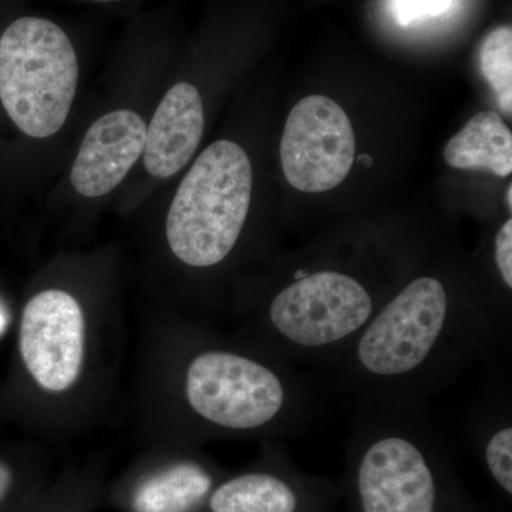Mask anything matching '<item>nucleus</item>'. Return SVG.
Returning a JSON list of instances; mask_svg holds the SVG:
<instances>
[{
  "label": "nucleus",
  "instance_id": "nucleus-1",
  "mask_svg": "<svg viewBox=\"0 0 512 512\" xmlns=\"http://www.w3.org/2000/svg\"><path fill=\"white\" fill-rule=\"evenodd\" d=\"M508 333L490 303L426 272L394 289L329 369L355 404L427 403Z\"/></svg>",
  "mask_w": 512,
  "mask_h": 512
},
{
  "label": "nucleus",
  "instance_id": "nucleus-2",
  "mask_svg": "<svg viewBox=\"0 0 512 512\" xmlns=\"http://www.w3.org/2000/svg\"><path fill=\"white\" fill-rule=\"evenodd\" d=\"M184 396L201 423L234 434L293 436L306 429L316 409L296 367L266 350L195 353L185 369Z\"/></svg>",
  "mask_w": 512,
  "mask_h": 512
},
{
  "label": "nucleus",
  "instance_id": "nucleus-3",
  "mask_svg": "<svg viewBox=\"0 0 512 512\" xmlns=\"http://www.w3.org/2000/svg\"><path fill=\"white\" fill-rule=\"evenodd\" d=\"M252 164L244 148L220 140L202 151L168 211L173 254L191 268L220 265L237 247L252 198Z\"/></svg>",
  "mask_w": 512,
  "mask_h": 512
},
{
  "label": "nucleus",
  "instance_id": "nucleus-4",
  "mask_svg": "<svg viewBox=\"0 0 512 512\" xmlns=\"http://www.w3.org/2000/svg\"><path fill=\"white\" fill-rule=\"evenodd\" d=\"M77 83L76 52L56 23L25 16L3 30L0 101L26 136H55L69 117Z\"/></svg>",
  "mask_w": 512,
  "mask_h": 512
},
{
  "label": "nucleus",
  "instance_id": "nucleus-5",
  "mask_svg": "<svg viewBox=\"0 0 512 512\" xmlns=\"http://www.w3.org/2000/svg\"><path fill=\"white\" fill-rule=\"evenodd\" d=\"M355 158V131L336 101L309 96L293 107L281 141L282 168L293 188L333 190L346 180Z\"/></svg>",
  "mask_w": 512,
  "mask_h": 512
},
{
  "label": "nucleus",
  "instance_id": "nucleus-6",
  "mask_svg": "<svg viewBox=\"0 0 512 512\" xmlns=\"http://www.w3.org/2000/svg\"><path fill=\"white\" fill-rule=\"evenodd\" d=\"M20 355L46 392H66L79 379L84 359V316L70 293L47 289L23 309Z\"/></svg>",
  "mask_w": 512,
  "mask_h": 512
},
{
  "label": "nucleus",
  "instance_id": "nucleus-7",
  "mask_svg": "<svg viewBox=\"0 0 512 512\" xmlns=\"http://www.w3.org/2000/svg\"><path fill=\"white\" fill-rule=\"evenodd\" d=\"M146 134L147 124L131 110L111 111L94 121L74 160V190L87 198L113 191L143 154Z\"/></svg>",
  "mask_w": 512,
  "mask_h": 512
},
{
  "label": "nucleus",
  "instance_id": "nucleus-8",
  "mask_svg": "<svg viewBox=\"0 0 512 512\" xmlns=\"http://www.w3.org/2000/svg\"><path fill=\"white\" fill-rule=\"evenodd\" d=\"M204 133V106L197 87L178 83L158 104L144 144V164L156 178H170L194 156Z\"/></svg>",
  "mask_w": 512,
  "mask_h": 512
},
{
  "label": "nucleus",
  "instance_id": "nucleus-9",
  "mask_svg": "<svg viewBox=\"0 0 512 512\" xmlns=\"http://www.w3.org/2000/svg\"><path fill=\"white\" fill-rule=\"evenodd\" d=\"M214 487L210 468L187 458L138 476L123 503L128 512H198Z\"/></svg>",
  "mask_w": 512,
  "mask_h": 512
},
{
  "label": "nucleus",
  "instance_id": "nucleus-10",
  "mask_svg": "<svg viewBox=\"0 0 512 512\" xmlns=\"http://www.w3.org/2000/svg\"><path fill=\"white\" fill-rule=\"evenodd\" d=\"M444 160L457 170H487L498 177L512 173V134L503 117L483 111L448 141Z\"/></svg>",
  "mask_w": 512,
  "mask_h": 512
},
{
  "label": "nucleus",
  "instance_id": "nucleus-11",
  "mask_svg": "<svg viewBox=\"0 0 512 512\" xmlns=\"http://www.w3.org/2000/svg\"><path fill=\"white\" fill-rule=\"evenodd\" d=\"M205 505L210 512H299L301 495L279 474L255 470L214 487Z\"/></svg>",
  "mask_w": 512,
  "mask_h": 512
},
{
  "label": "nucleus",
  "instance_id": "nucleus-12",
  "mask_svg": "<svg viewBox=\"0 0 512 512\" xmlns=\"http://www.w3.org/2000/svg\"><path fill=\"white\" fill-rule=\"evenodd\" d=\"M480 441L485 467L495 483L512 494V417L510 394L491 397L481 407L473 429Z\"/></svg>",
  "mask_w": 512,
  "mask_h": 512
},
{
  "label": "nucleus",
  "instance_id": "nucleus-13",
  "mask_svg": "<svg viewBox=\"0 0 512 512\" xmlns=\"http://www.w3.org/2000/svg\"><path fill=\"white\" fill-rule=\"evenodd\" d=\"M481 72L497 94L501 110L512 111V30L501 26L488 33L480 50Z\"/></svg>",
  "mask_w": 512,
  "mask_h": 512
},
{
  "label": "nucleus",
  "instance_id": "nucleus-14",
  "mask_svg": "<svg viewBox=\"0 0 512 512\" xmlns=\"http://www.w3.org/2000/svg\"><path fill=\"white\" fill-rule=\"evenodd\" d=\"M453 0H390L389 10L399 25L407 26L417 19L446 13Z\"/></svg>",
  "mask_w": 512,
  "mask_h": 512
},
{
  "label": "nucleus",
  "instance_id": "nucleus-15",
  "mask_svg": "<svg viewBox=\"0 0 512 512\" xmlns=\"http://www.w3.org/2000/svg\"><path fill=\"white\" fill-rule=\"evenodd\" d=\"M493 259L501 284L507 291L512 289V218L501 225L494 237Z\"/></svg>",
  "mask_w": 512,
  "mask_h": 512
},
{
  "label": "nucleus",
  "instance_id": "nucleus-16",
  "mask_svg": "<svg viewBox=\"0 0 512 512\" xmlns=\"http://www.w3.org/2000/svg\"><path fill=\"white\" fill-rule=\"evenodd\" d=\"M19 487V476L8 461L0 460V512L5 511Z\"/></svg>",
  "mask_w": 512,
  "mask_h": 512
},
{
  "label": "nucleus",
  "instance_id": "nucleus-17",
  "mask_svg": "<svg viewBox=\"0 0 512 512\" xmlns=\"http://www.w3.org/2000/svg\"><path fill=\"white\" fill-rule=\"evenodd\" d=\"M512 184L508 185L507 194H505V204H507L508 211L512 210Z\"/></svg>",
  "mask_w": 512,
  "mask_h": 512
},
{
  "label": "nucleus",
  "instance_id": "nucleus-18",
  "mask_svg": "<svg viewBox=\"0 0 512 512\" xmlns=\"http://www.w3.org/2000/svg\"><path fill=\"white\" fill-rule=\"evenodd\" d=\"M6 325H8V319H6V316L0 312V335L5 332Z\"/></svg>",
  "mask_w": 512,
  "mask_h": 512
},
{
  "label": "nucleus",
  "instance_id": "nucleus-19",
  "mask_svg": "<svg viewBox=\"0 0 512 512\" xmlns=\"http://www.w3.org/2000/svg\"><path fill=\"white\" fill-rule=\"evenodd\" d=\"M43 512H76L74 510H63V508L57 507V508H46Z\"/></svg>",
  "mask_w": 512,
  "mask_h": 512
},
{
  "label": "nucleus",
  "instance_id": "nucleus-20",
  "mask_svg": "<svg viewBox=\"0 0 512 512\" xmlns=\"http://www.w3.org/2000/svg\"><path fill=\"white\" fill-rule=\"evenodd\" d=\"M360 161H365L367 165L372 164V157L367 156V154H363V156H360Z\"/></svg>",
  "mask_w": 512,
  "mask_h": 512
},
{
  "label": "nucleus",
  "instance_id": "nucleus-21",
  "mask_svg": "<svg viewBox=\"0 0 512 512\" xmlns=\"http://www.w3.org/2000/svg\"><path fill=\"white\" fill-rule=\"evenodd\" d=\"M90 2L109 3V2H119V0H90Z\"/></svg>",
  "mask_w": 512,
  "mask_h": 512
}]
</instances>
